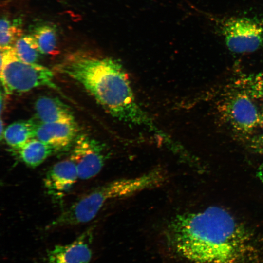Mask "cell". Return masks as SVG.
<instances>
[{
	"label": "cell",
	"instance_id": "8",
	"mask_svg": "<svg viewBox=\"0 0 263 263\" xmlns=\"http://www.w3.org/2000/svg\"><path fill=\"white\" fill-rule=\"evenodd\" d=\"M94 229L89 228L72 242L49 249L44 263H90L93 254Z\"/></svg>",
	"mask_w": 263,
	"mask_h": 263
},
{
	"label": "cell",
	"instance_id": "1",
	"mask_svg": "<svg viewBox=\"0 0 263 263\" xmlns=\"http://www.w3.org/2000/svg\"><path fill=\"white\" fill-rule=\"evenodd\" d=\"M165 235L172 252L191 263H242L251 247L248 230L219 207L175 216Z\"/></svg>",
	"mask_w": 263,
	"mask_h": 263
},
{
	"label": "cell",
	"instance_id": "20",
	"mask_svg": "<svg viewBox=\"0 0 263 263\" xmlns=\"http://www.w3.org/2000/svg\"><path fill=\"white\" fill-rule=\"evenodd\" d=\"M3 122H2V120L1 119L0 120V139L1 140H2V138L3 137Z\"/></svg>",
	"mask_w": 263,
	"mask_h": 263
},
{
	"label": "cell",
	"instance_id": "17",
	"mask_svg": "<svg viewBox=\"0 0 263 263\" xmlns=\"http://www.w3.org/2000/svg\"><path fill=\"white\" fill-rule=\"evenodd\" d=\"M241 86L252 98L263 99V73L242 77Z\"/></svg>",
	"mask_w": 263,
	"mask_h": 263
},
{
	"label": "cell",
	"instance_id": "19",
	"mask_svg": "<svg viewBox=\"0 0 263 263\" xmlns=\"http://www.w3.org/2000/svg\"><path fill=\"white\" fill-rule=\"evenodd\" d=\"M257 176L263 184V162L261 164L257 170Z\"/></svg>",
	"mask_w": 263,
	"mask_h": 263
},
{
	"label": "cell",
	"instance_id": "18",
	"mask_svg": "<svg viewBox=\"0 0 263 263\" xmlns=\"http://www.w3.org/2000/svg\"><path fill=\"white\" fill-rule=\"evenodd\" d=\"M250 146L255 152L263 153V130L251 138Z\"/></svg>",
	"mask_w": 263,
	"mask_h": 263
},
{
	"label": "cell",
	"instance_id": "14",
	"mask_svg": "<svg viewBox=\"0 0 263 263\" xmlns=\"http://www.w3.org/2000/svg\"><path fill=\"white\" fill-rule=\"evenodd\" d=\"M31 35L40 54L56 55L58 53L56 31L54 27L48 24L39 25L34 28Z\"/></svg>",
	"mask_w": 263,
	"mask_h": 263
},
{
	"label": "cell",
	"instance_id": "6",
	"mask_svg": "<svg viewBox=\"0 0 263 263\" xmlns=\"http://www.w3.org/2000/svg\"><path fill=\"white\" fill-rule=\"evenodd\" d=\"M244 91L230 93L221 102L219 110L222 118L239 133L248 136L260 125V112Z\"/></svg>",
	"mask_w": 263,
	"mask_h": 263
},
{
	"label": "cell",
	"instance_id": "9",
	"mask_svg": "<svg viewBox=\"0 0 263 263\" xmlns=\"http://www.w3.org/2000/svg\"><path fill=\"white\" fill-rule=\"evenodd\" d=\"M79 179L76 167L70 159L59 161L47 172L44 186L49 195L54 200L61 199Z\"/></svg>",
	"mask_w": 263,
	"mask_h": 263
},
{
	"label": "cell",
	"instance_id": "10",
	"mask_svg": "<svg viewBox=\"0 0 263 263\" xmlns=\"http://www.w3.org/2000/svg\"><path fill=\"white\" fill-rule=\"evenodd\" d=\"M78 131L75 122H40L37 125L35 138L50 145L56 151L62 150L73 145L79 135Z\"/></svg>",
	"mask_w": 263,
	"mask_h": 263
},
{
	"label": "cell",
	"instance_id": "7",
	"mask_svg": "<svg viewBox=\"0 0 263 263\" xmlns=\"http://www.w3.org/2000/svg\"><path fill=\"white\" fill-rule=\"evenodd\" d=\"M109 157L106 146L85 134L78 136L70 158L75 164L79 179L87 180L97 175Z\"/></svg>",
	"mask_w": 263,
	"mask_h": 263
},
{
	"label": "cell",
	"instance_id": "21",
	"mask_svg": "<svg viewBox=\"0 0 263 263\" xmlns=\"http://www.w3.org/2000/svg\"><path fill=\"white\" fill-rule=\"evenodd\" d=\"M260 126L263 128V110L260 113Z\"/></svg>",
	"mask_w": 263,
	"mask_h": 263
},
{
	"label": "cell",
	"instance_id": "16",
	"mask_svg": "<svg viewBox=\"0 0 263 263\" xmlns=\"http://www.w3.org/2000/svg\"><path fill=\"white\" fill-rule=\"evenodd\" d=\"M0 27V48L13 46L22 36V31L16 23H12L5 17L1 19Z\"/></svg>",
	"mask_w": 263,
	"mask_h": 263
},
{
	"label": "cell",
	"instance_id": "13",
	"mask_svg": "<svg viewBox=\"0 0 263 263\" xmlns=\"http://www.w3.org/2000/svg\"><path fill=\"white\" fill-rule=\"evenodd\" d=\"M37 125L32 120L15 122L4 130L3 138L11 150L19 149L35 138Z\"/></svg>",
	"mask_w": 263,
	"mask_h": 263
},
{
	"label": "cell",
	"instance_id": "15",
	"mask_svg": "<svg viewBox=\"0 0 263 263\" xmlns=\"http://www.w3.org/2000/svg\"><path fill=\"white\" fill-rule=\"evenodd\" d=\"M18 57L29 63H36L39 56L38 45L31 35H22L13 46Z\"/></svg>",
	"mask_w": 263,
	"mask_h": 263
},
{
	"label": "cell",
	"instance_id": "2",
	"mask_svg": "<svg viewBox=\"0 0 263 263\" xmlns=\"http://www.w3.org/2000/svg\"><path fill=\"white\" fill-rule=\"evenodd\" d=\"M56 70L80 83L113 117L155 129L138 104L128 75L116 60L77 52L67 56Z\"/></svg>",
	"mask_w": 263,
	"mask_h": 263
},
{
	"label": "cell",
	"instance_id": "12",
	"mask_svg": "<svg viewBox=\"0 0 263 263\" xmlns=\"http://www.w3.org/2000/svg\"><path fill=\"white\" fill-rule=\"evenodd\" d=\"M11 151L24 164L31 168L39 166L56 151L53 147L36 138L20 148Z\"/></svg>",
	"mask_w": 263,
	"mask_h": 263
},
{
	"label": "cell",
	"instance_id": "4",
	"mask_svg": "<svg viewBox=\"0 0 263 263\" xmlns=\"http://www.w3.org/2000/svg\"><path fill=\"white\" fill-rule=\"evenodd\" d=\"M53 78L48 68L22 61L13 46L0 48V79L6 94L24 93L39 86L58 89Z\"/></svg>",
	"mask_w": 263,
	"mask_h": 263
},
{
	"label": "cell",
	"instance_id": "3",
	"mask_svg": "<svg viewBox=\"0 0 263 263\" xmlns=\"http://www.w3.org/2000/svg\"><path fill=\"white\" fill-rule=\"evenodd\" d=\"M166 172L155 168L133 177L116 179L87 193L67 207L47 226L52 230L87 223L109 202L159 186L166 179Z\"/></svg>",
	"mask_w": 263,
	"mask_h": 263
},
{
	"label": "cell",
	"instance_id": "11",
	"mask_svg": "<svg viewBox=\"0 0 263 263\" xmlns=\"http://www.w3.org/2000/svg\"><path fill=\"white\" fill-rule=\"evenodd\" d=\"M36 114L41 123L75 122L70 108L56 97L41 96L35 103Z\"/></svg>",
	"mask_w": 263,
	"mask_h": 263
},
{
	"label": "cell",
	"instance_id": "5",
	"mask_svg": "<svg viewBox=\"0 0 263 263\" xmlns=\"http://www.w3.org/2000/svg\"><path fill=\"white\" fill-rule=\"evenodd\" d=\"M210 19L230 51L250 53L263 48V18L210 16Z\"/></svg>",
	"mask_w": 263,
	"mask_h": 263
}]
</instances>
